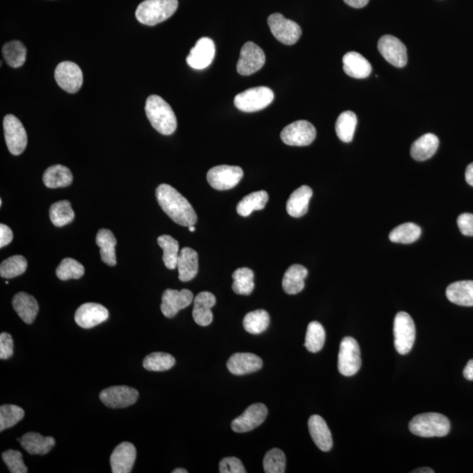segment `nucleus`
Returning a JSON list of instances; mask_svg holds the SVG:
<instances>
[{
  "label": "nucleus",
  "mask_w": 473,
  "mask_h": 473,
  "mask_svg": "<svg viewBox=\"0 0 473 473\" xmlns=\"http://www.w3.org/2000/svg\"><path fill=\"white\" fill-rule=\"evenodd\" d=\"M156 199L159 206L175 223L187 227L196 223V213L192 204L172 186H159Z\"/></svg>",
  "instance_id": "f257e3e1"
},
{
  "label": "nucleus",
  "mask_w": 473,
  "mask_h": 473,
  "mask_svg": "<svg viewBox=\"0 0 473 473\" xmlns=\"http://www.w3.org/2000/svg\"><path fill=\"white\" fill-rule=\"evenodd\" d=\"M146 114L152 126L164 135L174 133L178 127V120L171 105L157 95H151L146 102Z\"/></svg>",
  "instance_id": "f03ea898"
},
{
  "label": "nucleus",
  "mask_w": 473,
  "mask_h": 473,
  "mask_svg": "<svg viewBox=\"0 0 473 473\" xmlns=\"http://www.w3.org/2000/svg\"><path fill=\"white\" fill-rule=\"evenodd\" d=\"M178 8V0H145L137 7L135 16L141 24L155 26L171 18Z\"/></svg>",
  "instance_id": "7ed1b4c3"
},
{
  "label": "nucleus",
  "mask_w": 473,
  "mask_h": 473,
  "mask_svg": "<svg viewBox=\"0 0 473 473\" xmlns=\"http://www.w3.org/2000/svg\"><path fill=\"white\" fill-rule=\"evenodd\" d=\"M409 430L414 435L421 437H442L449 434V419L439 413H425L416 415L409 422Z\"/></svg>",
  "instance_id": "20e7f679"
},
{
  "label": "nucleus",
  "mask_w": 473,
  "mask_h": 473,
  "mask_svg": "<svg viewBox=\"0 0 473 473\" xmlns=\"http://www.w3.org/2000/svg\"><path fill=\"white\" fill-rule=\"evenodd\" d=\"M274 98V95L270 88L254 87L236 95L234 105L239 111L255 112L267 107L273 102Z\"/></svg>",
  "instance_id": "39448f33"
},
{
  "label": "nucleus",
  "mask_w": 473,
  "mask_h": 473,
  "mask_svg": "<svg viewBox=\"0 0 473 473\" xmlns=\"http://www.w3.org/2000/svg\"><path fill=\"white\" fill-rule=\"evenodd\" d=\"M394 347L398 354H408L415 340V326L412 317L406 312H399L394 322Z\"/></svg>",
  "instance_id": "423d86ee"
},
{
  "label": "nucleus",
  "mask_w": 473,
  "mask_h": 473,
  "mask_svg": "<svg viewBox=\"0 0 473 473\" xmlns=\"http://www.w3.org/2000/svg\"><path fill=\"white\" fill-rule=\"evenodd\" d=\"M338 371L342 375L351 377L355 375L361 367L360 348L354 338H345L341 341L338 362Z\"/></svg>",
  "instance_id": "0eeeda50"
},
{
  "label": "nucleus",
  "mask_w": 473,
  "mask_h": 473,
  "mask_svg": "<svg viewBox=\"0 0 473 473\" xmlns=\"http://www.w3.org/2000/svg\"><path fill=\"white\" fill-rule=\"evenodd\" d=\"M317 131L312 123L299 120L286 126L281 133V139L288 146H309L315 140Z\"/></svg>",
  "instance_id": "6e6552de"
},
{
  "label": "nucleus",
  "mask_w": 473,
  "mask_h": 473,
  "mask_svg": "<svg viewBox=\"0 0 473 473\" xmlns=\"http://www.w3.org/2000/svg\"><path fill=\"white\" fill-rule=\"evenodd\" d=\"M272 34L285 45H294L302 35V28L295 21L286 19L281 13L271 14L267 20Z\"/></svg>",
  "instance_id": "1a4fd4ad"
},
{
  "label": "nucleus",
  "mask_w": 473,
  "mask_h": 473,
  "mask_svg": "<svg viewBox=\"0 0 473 473\" xmlns=\"http://www.w3.org/2000/svg\"><path fill=\"white\" fill-rule=\"evenodd\" d=\"M6 146L11 154L20 155L26 149L27 135L22 123L12 114L6 115L3 121Z\"/></svg>",
  "instance_id": "9d476101"
},
{
  "label": "nucleus",
  "mask_w": 473,
  "mask_h": 473,
  "mask_svg": "<svg viewBox=\"0 0 473 473\" xmlns=\"http://www.w3.org/2000/svg\"><path fill=\"white\" fill-rule=\"evenodd\" d=\"M243 175L242 168L238 166L220 165L208 171L207 181L215 189L227 190L234 188Z\"/></svg>",
  "instance_id": "9b49d317"
},
{
  "label": "nucleus",
  "mask_w": 473,
  "mask_h": 473,
  "mask_svg": "<svg viewBox=\"0 0 473 473\" xmlns=\"http://www.w3.org/2000/svg\"><path fill=\"white\" fill-rule=\"evenodd\" d=\"M266 62V55L259 46L252 41L246 42L240 51V58L236 65L238 73L250 76L260 70Z\"/></svg>",
  "instance_id": "f8f14e48"
},
{
  "label": "nucleus",
  "mask_w": 473,
  "mask_h": 473,
  "mask_svg": "<svg viewBox=\"0 0 473 473\" xmlns=\"http://www.w3.org/2000/svg\"><path fill=\"white\" fill-rule=\"evenodd\" d=\"M55 79L58 86L67 93H77L83 86V72L80 67L72 62H62L56 67Z\"/></svg>",
  "instance_id": "ddd939ff"
},
{
  "label": "nucleus",
  "mask_w": 473,
  "mask_h": 473,
  "mask_svg": "<svg viewBox=\"0 0 473 473\" xmlns=\"http://www.w3.org/2000/svg\"><path fill=\"white\" fill-rule=\"evenodd\" d=\"M378 49L390 65L404 68L408 62L407 48L398 38L393 35H384L378 42Z\"/></svg>",
  "instance_id": "4468645a"
},
{
  "label": "nucleus",
  "mask_w": 473,
  "mask_h": 473,
  "mask_svg": "<svg viewBox=\"0 0 473 473\" xmlns=\"http://www.w3.org/2000/svg\"><path fill=\"white\" fill-rule=\"evenodd\" d=\"M139 398L135 388L127 386H114L101 392L100 400L111 408H124L133 405Z\"/></svg>",
  "instance_id": "2eb2a0df"
},
{
  "label": "nucleus",
  "mask_w": 473,
  "mask_h": 473,
  "mask_svg": "<svg viewBox=\"0 0 473 473\" xmlns=\"http://www.w3.org/2000/svg\"><path fill=\"white\" fill-rule=\"evenodd\" d=\"M193 299V293L189 289H182L181 291L166 289L161 298V312L168 319H172L180 310L192 305Z\"/></svg>",
  "instance_id": "dca6fc26"
},
{
  "label": "nucleus",
  "mask_w": 473,
  "mask_h": 473,
  "mask_svg": "<svg viewBox=\"0 0 473 473\" xmlns=\"http://www.w3.org/2000/svg\"><path fill=\"white\" fill-rule=\"evenodd\" d=\"M267 416L266 406L261 404L251 405L243 414L232 422V429L236 433L249 432L262 425Z\"/></svg>",
  "instance_id": "f3484780"
},
{
  "label": "nucleus",
  "mask_w": 473,
  "mask_h": 473,
  "mask_svg": "<svg viewBox=\"0 0 473 473\" xmlns=\"http://www.w3.org/2000/svg\"><path fill=\"white\" fill-rule=\"evenodd\" d=\"M216 47L211 38L203 37L197 41L194 48L187 56V63L195 69H204L213 63Z\"/></svg>",
  "instance_id": "a211bd4d"
},
{
  "label": "nucleus",
  "mask_w": 473,
  "mask_h": 473,
  "mask_svg": "<svg viewBox=\"0 0 473 473\" xmlns=\"http://www.w3.org/2000/svg\"><path fill=\"white\" fill-rule=\"evenodd\" d=\"M109 319V312L98 303L88 302L81 305L75 314V321L81 328L91 329Z\"/></svg>",
  "instance_id": "6ab92c4d"
},
{
  "label": "nucleus",
  "mask_w": 473,
  "mask_h": 473,
  "mask_svg": "<svg viewBox=\"0 0 473 473\" xmlns=\"http://www.w3.org/2000/svg\"><path fill=\"white\" fill-rule=\"evenodd\" d=\"M137 451L133 444L123 442L119 444L111 456L112 472L130 473L135 463Z\"/></svg>",
  "instance_id": "aec40b11"
},
{
  "label": "nucleus",
  "mask_w": 473,
  "mask_h": 473,
  "mask_svg": "<svg viewBox=\"0 0 473 473\" xmlns=\"http://www.w3.org/2000/svg\"><path fill=\"white\" fill-rule=\"evenodd\" d=\"M216 298L210 292H201L194 299L192 316L199 326H208L213 322V314L211 309L216 305Z\"/></svg>",
  "instance_id": "412c9836"
},
{
  "label": "nucleus",
  "mask_w": 473,
  "mask_h": 473,
  "mask_svg": "<svg viewBox=\"0 0 473 473\" xmlns=\"http://www.w3.org/2000/svg\"><path fill=\"white\" fill-rule=\"evenodd\" d=\"M262 366V359L259 356L245 354V352L232 355L227 361L229 372L234 375H245V374L257 372L261 369Z\"/></svg>",
  "instance_id": "4be33fe9"
},
{
  "label": "nucleus",
  "mask_w": 473,
  "mask_h": 473,
  "mask_svg": "<svg viewBox=\"0 0 473 473\" xmlns=\"http://www.w3.org/2000/svg\"><path fill=\"white\" fill-rule=\"evenodd\" d=\"M310 436L322 451H329L333 446V437L326 421L320 415L310 416L308 422Z\"/></svg>",
  "instance_id": "5701e85b"
},
{
  "label": "nucleus",
  "mask_w": 473,
  "mask_h": 473,
  "mask_svg": "<svg viewBox=\"0 0 473 473\" xmlns=\"http://www.w3.org/2000/svg\"><path fill=\"white\" fill-rule=\"evenodd\" d=\"M345 74L356 79H366L372 73V65L358 52H348L343 58Z\"/></svg>",
  "instance_id": "b1692460"
},
{
  "label": "nucleus",
  "mask_w": 473,
  "mask_h": 473,
  "mask_svg": "<svg viewBox=\"0 0 473 473\" xmlns=\"http://www.w3.org/2000/svg\"><path fill=\"white\" fill-rule=\"evenodd\" d=\"M21 446L31 455L48 454L55 447V440L52 437H42L41 434L28 432L18 439Z\"/></svg>",
  "instance_id": "393cba45"
},
{
  "label": "nucleus",
  "mask_w": 473,
  "mask_h": 473,
  "mask_svg": "<svg viewBox=\"0 0 473 473\" xmlns=\"http://www.w3.org/2000/svg\"><path fill=\"white\" fill-rule=\"evenodd\" d=\"M179 280L187 282L193 280L199 272V254L195 250L185 247L179 253L178 260Z\"/></svg>",
  "instance_id": "a878e982"
},
{
  "label": "nucleus",
  "mask_w": 473,
  "mask_h": 473,
  "mask_svg": "<svg viewBox=\"0 0 473 473\" xmlns=\"http://www.w3.org/2000/svg\"><path fill=\"white\" fill-rule=\"evenodd\" d=\"M13 306L23 322L31 324L36 319L39 305L34 296L24 292L18 293L13 299Z\"/></svg>",
  "instance_id": "bb28decb"
},
{
  "label": "nucleus",
  "mask_w": 473,
  "mask_h": 473,
  "mask_svg": "<svg viewBox=\"0 0 473 473\" xmlns=\"http://www.w3.org/2000/svg\"><path fill=\"white\" fill-rule=\"evenodd\" d=\"M313 195L312 189L309 186L303 185L295 189L289 197L287 206V213L293 218L305 216L308 211L309 204Z\"/></svg>",
  "instance_id": "cd10ccee"
},
{
  "label": "nucleus",
  "mask_w": 473,
  "mask_h": 473,
  "mask_svg": "<svg viewBox=\"0 0 473 473\" xmlns=\"http://www.w3.org/2000/svg\"><path fill=\"white\" fill-rule=\"evenodd\" d=\"M308 277V270L301 265H292L282 279V288L288 295H296L305 287V279Z\"/></svg>",
  "instance_id": "c85d7f7f"
},
{
  "label": "nucleus",
  "mask_w": 473,
  "mask_h": 473,
  "mask_svg": "<svg viewBox=\"0 0 473 473\" xmlns=\"http://www.w3.org/2000/svg\"><path fill=\"white\" fill-rule=\"evenodd\" d=\"M439 147V138L435 134L426 133L412 144L411 156L418 161L429 160L437 153Z\"/></svg>",
  "instance_id": "c756f323"
},
{
  "label": "nucleus",
  "mask_w": 473,
  "mask_h": 473,
  "mask_svg": "<svg viewBox=\"0 0 473 473\" xmlns=\"http://www.w3.org/2000/svg\"><path fill=\"white\" fill-rule=\"evenodd\" d=\"M446 296L455 305L473 306V281H460L448 286Z\"/></svg>",
  "instance_id": "7c9ffc66"
},
{
  "label": "nucleus",
  "mask_w": 473,
  "mask_h": 473,
  "mask_svg": "<svg viewBox=\"0 0 473 473\" xmlns=\"http://www.w3.org/2000/svg\"><path fill=\"white\" fill-rule=\"evenodd\" d=\"M96 243L100 247L102 261L108 266H115L117 264L115 251L117 239H116L114 234L107 229H101L98 232Z\"/></svg>",
  "instance_id": "2f4dec72"
},
{
  "label": "nucleus",
  "mask_w": 473,
  "mask_h": 473,
  "mask_svg": "<svg viewBox=\"0 0 473 473\" xmlns=\"http://www.w3.org/2000/svg\"><path fill=\"white\" fill-rule=\"evenodd\" d=\"M73 175L72 171L62 165H54L49 167L44 175L46 187L51 189L63 188L72 185Z\"/></svg>",
  "instance_id": "473e14b6"
},
{
  "label": "nucleus",
  "mask_w": 473,
  "mask_h": 473,
  "mask_svg": "<svg viewBox=\"0 0 473 473\" xmlns=\"http://www.w3.org/2000/svg\"><path fill=\"white\" fill-rule=\"evenodd\" d=\"M268 201V194L265 190L249 194L236 206V213L240 216L248 217L254 211L263 210Z\"/></svg>",
  "instance_id": "72a5a7b5"
},
{
  "label": "nucleus",
  "mask_w": 473,
  "mask_h": 473,
  "mask_svg": "<svg viewBox=\"0 0 473 473\" xmlns=\"http://www.w3.org/2000/svg\"><path fill=\"white\" fill-rule=\"evenodd\" d=\"M357 123V116L354 112L347 111L342 112L336 122L337 135L345 143H350L354 140Z\"/></svg>",
  "instance_id": "f704fd0d"
},
{
  "label": "nucleus",
  "mask_w": 473,
  "mask_h": 473,
  "mask_svg": "<svg viewBox=\"0 0 473 473\" xmlns=\"http://www.w3.org/2000/svg\"><path fill=\"white\" fill-rule=\"evenodd\" d=\"M270 317L266 310L257 309L246 314L243 320V326L247 333L259 335L264 333L269 326Z\"/></svg>",
  "instance_id": "c9c22d12"
},
{
  "label": "nucleus",
  "mask_w": 473,
  "mask_h": 473,
  "mask_svg": "<svg viewBox=\"0 0 473 473\" xmlns=\"http://www.w3.org/2000/svg\"><path fill=\"white\" fill-rule=\"evenodd\" d=\"M49 216L55 227H62L72 223L75 218V213L69 201L63 200L52 204L49 210Z\"/></svg>",
  "instance_id": "e433bc0d"
},
{
  "label": "nucleus",
  "mask_w": 473,
  "mask_h": 473,
  "mask_svg": "<svg viewBox=\"0 0 473 473\" xmlns=\"http://www.w3.org/2000/svg\"><path fill=\"white\" fill-rule=\"evenodd\" d=\"M159 246L164 250V262L168 269L174 270L178 267L179 257V243L169 235H162L157 239Z\"/></svg>",
  "instance_id": "4c0bfd02"
},
{
  "label": "nucleus",
  "mask_w": 473,
  "mask_h": 473,
  "mask_svg": "<svg viewBox=\"0 0 473 473\" xmlns=\"http://www.w3.org/2000/svg\"><path fill=\"white\" fill-rule=\"evenodd\" d=\"M3 56L7 65L13 68H20L26 62L27 48L22 42L13 41L4 46Z\"/></svg>",
  "instance_id": "58836bf2"
},
{
  "label": "nucleus",
  "mask_w": 473,
  "mask_h": 473,
  "mask_svg": "<svg viewBox=\"0 0 473 473\" xmlns=\"http://www.w3.org/2000/svg\"><path fill=\"white\" fill-rule=\"evenodd\" d=\"M326 331L322 324L316 321L309 323L307 328L305 338V347L310 352H319L322 350L324 343H326Z\"/></svg>",
  "instance_id": "ea45409f"
},
{
  "label": "nucleus",
  "mask_w": 473,
  "mask_h": 473,
  "mask_svg": "<svg viewBox=\"0 0 473 473\" xmlns=\"http://www.w3.org/2000/svg\"><path fill=\"white\" fill-rule=\"evenodd\" d=\"M232 289L238 295H249L254 289V274L250 268L241 267L232 274Z\"/></svg>",
  "instance_id": "a19ab883"
},
{
  "label": "nucleus",
  "mask_w": 473,
  "mask_h": 473,
  "mask_svg": "<svg viewBox=\"0 0 473 473\" xmlns=\"http://www.w3.org/2000/svg\"><path fill=\"white\" fill-rule=\"evenodd\" d=\"M421 234V228L418 225L405 223L390 232L389 239L394 243L411 244L418 240Z\"/></svg>",
  "instance_id": "79ce46f5"
},
{
  "label": "nucleus",
  "mask_w": 473,
  "mask_h": 473,
  "mask_svg": "<svg viewBox=\"0 0 473 473\" xmlns=\"http://www.w3.org/2000/svg\"><path fill=\"white\" fill-rule=\"evenodd\" d=\"M175 364V359L172 355L165 352H154L145 358L143 366L152 372H164L171 369Z\"/></svg>",
  "instance_id": "37998d69"
},
{
  "label": "nucleus",
  "mask_w": 473,
  "mask_h": 473,
  "mask_svg": "<svg viewBox=\"0 0 473 473\" xmlns=\"http://www.w3.org/2000/svg\"><path fill=\"white\" fill-rule=\"evenodd\" d=\"M27 267V261L23 256L15 255L3 261L0 266L2 278L13 279L23 274Z\"/></svg>",
  "instance_id": "c03bdc74"
},
{
  "label": "nucleus",
  "mask_w": 473,
  "mask_h": 473,
  "mask_svg": "<svg viewBox=\"0 0 473 473\" xmlns=\"http://www.w3.org/2000/svg\"><path fill=\"white\" fill-rule=\"evenodd\" d=\"M84 274V267L79 261L72 259V258H66L60 263L58 269H56V275L62 281H68L70 279H80Z\"/></svg>",
  "instance_id": "a18cd8bd"
},
{
  "label": "nucleus",
  "mask_w": 473,
  "mask_h": 473,
  "mask_svg": "<svg viewBox=\"0 0 473 473\" xmlns=\"http://www.w3.org/2000/svg\"><path fill=\"white\" fill-rule=\"evenodd\" d=\"M25 411L15 405H3L0 408V432L16 425L24 418Z\"/></svg>",
  "instance_id": "49530a36"
},
{
  "label": "nucleus",
  "mask_w": 473,
  "mask_h": 473,
  "mask_svg": "<svg viewBox=\"0 0 473 473\" xmlns=\"http://www.w3.org/2000/svg\"><path fill=\"white\" fill-rule=\"evenodd\" d=\"M263 468L266 473L285 472L286 457L284 451L277 448L267 451L264 458Z\"/></svg>",
  "instance_id": "de8ad7c7"
},
{
  "label": "nucleus",
  "mask_w": 473,
  "mask_h": 473,
  "mask_svg": "<svg viewBox=\"0 0 473 473\" xmlns=\"http://www.w3.org/2000/svg\"><path fill=\"white\" fill-rule=\"evenodd\" d=\"M2 460L12 473H27V467L25 465L23 456L20 451L8 450L2 454Z\"/></svg>",
  "instance_id": "09e8293b"
},
{
  "label": "nucleus",
  "mask_w": 473,
  "mask_h": 473,
  "mask_svg": "<svg viewBox=\"0 0 473 473\" xmlns=\"http://www.w3.org/2000/svg\"><path fill=\"white\" fill-rule=\"evenodd\" d=\"M221 473H246L245 467L239 458L234 457L225 458L220 464Z\"/></svg>",
  "instance_id": "8fccbe9b"
},
{
  "label": "nucleus",
  "mask_w": 473,
  "mask_h": 473,
  "mask_svg": "<svg viewBox=\"0 0 473 473\" xmlns=\"http://www.w3.org/2000/svg\"><path fill=\"white\" fill-rule=\"evenodd\" d=\"M13 354V340L12 336L6 333L0 335V359H8Z\"/></svg>",
  "instance_id": "3c124183"
},
{
  "label": "nucleus",
  "mask_w": 473,
  "mask_h": 473,
  "mask_svg": "<svg viewBox=\"0 0 473 473\" xmlns=\"http://www.w3.org/2000/svg\"><path fill=\"white\" fill-rule=\"evenodd\" d=\"M458 227L465 236H473V214H461L458 218Z\"/></svg>",
  "instance_id": "603ef678"
},
{
  "label": "nucleus",
  "mask_w": 473,
  "mask_h": 473,
  "mask_svg": "<svg viewBox=\"0 0 473 473\" xmlns=\"http://www.w3.org/2000/svg\"><path fill=\"white\" fill-rule=\"evenodd\" d=\"M13 234L11 228L7 225H0V247L3 248L4 246L8 245L13 241Z\"/></svg>",
  "instance_id": "864d4df0"
},
{
  "label": "nucleus",
  "mask_w": 473,
  "mask_h": 473,
  "mask_svg": "<svg viewBox=\"0 0 473 473\" xmlns=\"http://www.w3.org/2000/svg\"><path fill=\"white\" fill-rule=\"evenodd\" d=\"M344 1L345 4H347L348 6L359 9L365 7L367 4H368L369 0H344Z\"/></svg>",
  "instance_id": "5fc2aeb1"
},
{
  "label": "nucleus",
  "mask_w": 473,
  "mask_h": 473,
  "mask_svg": "<svg viewBox=\"0 0 473 473\" xmlns=\"http://www.w3.org/2000/svg\"><path fill=\"white\" fill-rule=\"evenodd\" d=\"M464 376L468 380H473V359H471L465 366Z\"/></svg>",
  "instance_id": "6e6d98bb"
},
{
  "label": "nucleus",
  "mask_w": 473,
  "mask_h": 473,
  "mask_svg": "<svg viewBox=\"0 0 473 473\" xmlns=\"http://www.w3.org/2000/svg\"><path fill=\"white\" fill-rule=\"evenodd\" d=\"M465 180L469 185L473 187V164L468 165L467 171H465Z\"/></svg>",
  "instance_id": "4d7b16f0"
},
{
  "label": "nucleus",
  "mask_w": 473,
  "mask_h": 473,
  "mask_svg": "<svg viewBox=\"0 0 473 473\" xmlns=\"http://www.w3.org/2000/svg\"><path fill=\"white\" fill-rule=\"evenodd\" d=\"M412 472H415V473H433V472H434L432 470V469L423 467V468L418 469V470H415V471Z\"/></svg>",
  "instance_id": "13d9d810"
},
{
  "label": "nucleus",
  "mask_w": 473,
  "mask_h": 473,
  "mask_svg": "<svg viewBox=\"0 0 473 473\" xmlns=\"http://www.w3.org/2000/svg\"><path fill=\"white\" fill-rule=\"evenodd\" d=\"M173 473H188V471L185 470V469L178 468L173 471Z\"/></svg>",
  "instance_id": "bf43d9fd"
},
{
  "label": "nucleus",
  "mask_w": 473,
  "mask_h": 473,
  "mask_svg": "<svg viewBox=\"0 0 473 473\" xmlns=\"http://www.w3.org/2000/svg\"><path fill=\"white\" fill-rule=\"evenodd\" d=\"M189 230L190 232H195V231H196V228H195V227H194V225H192V227H189Z\"/></svg>",
  "instance_id": "052dcab7"
}]
</instances>
